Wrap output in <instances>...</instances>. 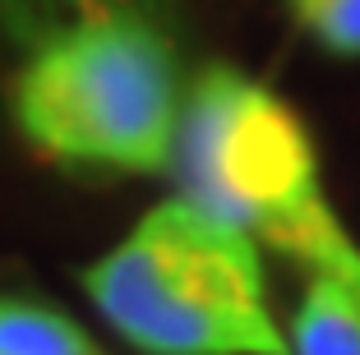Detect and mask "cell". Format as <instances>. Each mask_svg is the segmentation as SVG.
<instances>
[{"label": "cell", "instance_id": "obj_7", "mask_svg": "<svg viewBox=\"0 0 360 355\" xmlns=\"http://www.w3.org/2000/svg\"><path fill=\"white\" fill-rule=\"evenodd\" d=\"M291 14L333 56H360V0H291Z\"/></svg>", "mask_w": 360, "mask_h": 355}, {"label": "cell", "instance_id": "obj_8", "mask_svg": "<svg viewBox=\"0 0 360 355\" xmlns=\"http://www.w3.org/2000/svg\"><path fill=\"white\" fill-rule=\"evenodd\" d=\"M314 272H333V277H342V282H347V291L360 300V250L351 245V235H342V240L333 245V254L319 263Z\"/></svg>", "mask_w": 360, "mask_h": 355}, {"label": "cell", "instance_id": "obj_4", "mask_svg": "<svg viewBox=\"0 0 360 355\" xmlns=\"http://www.w3.org/2000/svg\"><path fill=\"white\" fill-rule=\"evenodd\" d=\"M291 355H360V300L333 272H309L291 323Z\"/></svg>", "mask_w": 360, "mask_h": 355}, {"label": "cell", "instance_id": "obj_3", "mask_svg": "<svg viewBox=\"0 0 360 355\" xmlns=\"http://www.w3.org/2000/svg\"><path fill=\"white\" fill-rule=\"evenodd\" d=\"M19 134L56 162L162 171L176 157L180 74L153 19H102L28 56L10 88Z\"/></svg>", "mask_w": 360, "mask_h": 355}, {"label": "cell", "instance_id": "obj_2", "mask_svg": "<svg viewBox=\"0 0 360 355\" xmlns=\"http://www.w3.org/2000/svg\"><path fill=\"white\" fill-rule=\"evenodd\" d=\"M176 176L185 203L245 235H264L309 272L347 235L323 199L300 115L231 65H208L194 79L180 111Z\"/></svg>", "mask_w": 360, "mask_h": 355}, {"label": "cell", "instance_id": "obj_1", "mask_svg": "<svg viewBox=\"0 0 360 355\" xmlns=\"http://www.w3.org/2000/svg\"><path fill=\"white\" fill-rule=\"evenodd\" d=\"M84 291L143 355H291L255 240L185 199L158 203L88 263Z\"/></svg>", "mask_w": 360, "mask_h": 355}, {"label": "cell", "instance_id": "obj_6", "mask_svg": "<svg viewBox=\"0 0 360 355\" xmlns=\"http://www.w3.org/2000/svg\"><path fill=\"white\" fill-rule=\"evenodd\" d=\"M0 355H102L93 337L60 309L23 295H0Z\"/></svg>", "mask_w": 360, "mask_h": 355}, {"label": "cell", "instance_id": "obj_5", "mask_svg": "<svg viewBox=\"0 0 360 355\" xmlns=\"http://www.w3.org/2000/svg\"><path fill=\"white\" fill-rule=\"evenodd\" d=\"M129 14L148 19V0H0V32L37 51L60 32H75L102 19H129Z\"/></svg>", "mask_w": 360, "mask_h": 355}]
</instances>
